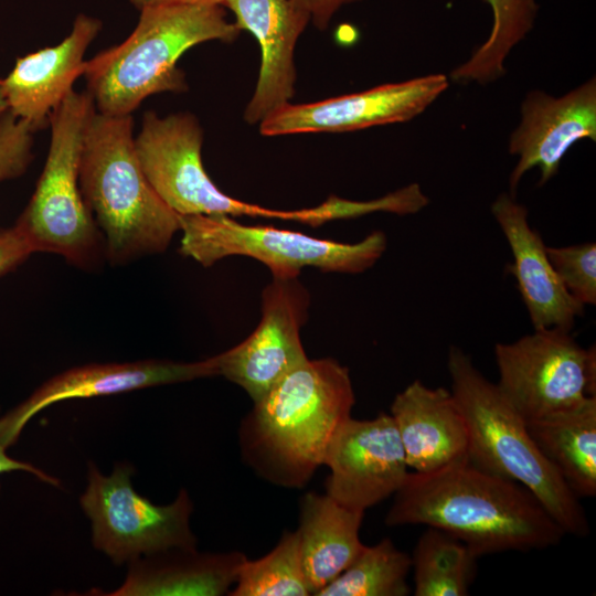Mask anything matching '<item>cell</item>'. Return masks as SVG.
<instances>
[{
	"instance_id": "cell-32",
	"label": "cell",
	"mask_w": 596,
	"mask_h": 596,
	"mask_svg": "<svg viewBox=\"0 0 596 596\" xmlns=\"http://www.w3.org/2000/svg\"><path fill=\"white\" fill-rule=\"evenodd\" d=\"M220 0H130L131 4L140 10L147 6L157 4H199V3H219Z\"/></svg>"
},
{
	"instance_id": "cell-18",
	"label": "cell",
	"mask_w": 596,
	"mask_h": 596,
	"mask_svg": "<svg viewBox=\"0 0 596 596\" xmlns=\"http://www.w3.org/2000/svg\"><path fill=\"white\" fill-rule=\"evenodd\" d=\"M491 213L510 246L513 264L510 273L534 329L558 328L572 331L584 316L582 304L565 289L546 255L540 233L528 221V209L510 193H500Z\"/></svg>"
},
{
	"instance_id": "cell-16",
	"label": "cell",
	"mask_w": 596,
	"mask_h": 596,
	"mask_svg": "<svg viewBox=\"0 0 596 596\" xmlns=\"http://www.w3.org/2000/svg\"><path fill=\"white\" fill-rule=\"evenodd\" d=\"M219 4L230 10L236 26L259 44L258 79L243 116L247 124H259L294 97V52L310 15L292 0H220Z\"/></svg>"
},
{
	"instance_id": "cell-12",
	"label": "cell",
	"mask_w": 596,
	"mask_h": 596,
	"mask_svg": "<svg viewBox=\"0 0 596 596\" xmlns=\"http://www.w3.org/2000/svg\"><path fill=\"white\" fill-rule=\"evenodd\" d=\"M445 74H428L398 83L315 103H287L259 125L263 136L347 132L405 123L421 115L449 86Z\"/></svg>"
},
{
	"instance_id": "cell-10",
	"label": "cell",
	"mask_w": 596,
	"mask_h": 596,
	"mask_svg": "<svg viewBox=\"0 0 596 596\" xmlns=\"http://www.w3.org/2000/svg\"><path fill=\"white\" fill-rule=\"evenodd\" d=\"M571 332L534 329L514 342L494 345L496 384L525 422L596 396L595 345L583 348Z\"/></svg>"
},
{
	"instance_id": "cell-17",
	"label": "cell",
	"mask_w": 596,
	"mask_h": 596,
	"mask_svg": "<svg viewBox=\"0 0 596 596\" xmlns=\"http://www.w3.org/2000/svg\"><path fill=\"white\" fill-rule=\"evenodd\" d=\"M100 29V20L79 13L61 43L19 57L1 81L8 111L35 130L47 126L53 109L83 75L85 52Z\"/></svg>"
},
{
	"instance_id": "cell-22",
	"label": "cell",
	"mask_w": 596,
	"mask_h": 596,
	"mask_svg": "<svg viewBox=\"0 0 596 596\" xmlns=\"http://www.w3.org/2000/svg\"><path fill=\"white\" fill-rule=\"evenodd\" d=\"M534 443L577 498L596 494V396L526 421Z\"/></svg>"
},
{
	"instance_id": "cell-27",
	"label": "cell",
	"mask_w": 596,
	"mask_h": 596,
	"mask_svg": "<svg viewBox=\"0 0 596 596\" xmlns=\"http://www.w3.org/2000/svg\"><path fill=\"white\" fill-rule=\"evenodd\" d=\"M546 255L567 292L583 306L596 305V244L546 246Z\"/></svg>"
},
{
	"instance_id": "cell-20",
	"label": "cell",
	"mask_w": 596,
	"mask_h": 596,
	"mask_svg": "<svg viewBox=\"0 0 596 596\" xmlns=\"http://www.w3.org/2000/svg\"><path fill=\"white\" fill-rule=\"evenodd\" d=\"M246 558L237 551L213 554L179 547L143 555L128 563L123 585L107 595H228Z\"/></svg>"
},
{
	"instance_id": "cell-3",
	"label": "cell",
	"mask_w": 596,
	"mask_h": 596,
	"mask_svg": "<svg viewBox=\"0 0 596 596\" xmlns=\"http://www.w3.org/2000/svg\"><path fill=\"white\" fill-rule=\"evenodd\" d=\"M225 11L219 3L141 8L125 41L85 62L82 76L96 110L131 115L151 95L185 92L184 73L177 66L181 55L203 42H233L241 33Z\"/></svg>"
},
{
	"instance_id": "cell-26",
	"label": "cell",
	"mask_w": 596,
	"mask_h": 596,
	"mask_svg": "<svg viewBox=\"0 0 596 596\" xmlns=\"http://www.w3.org/2000/svg\"><path fill=\"white\" fill-rule=\"evenodd\" d=\"M228 595H311L302 570L297 532L285 531L277 545L263 557L255 561L246 558Z\"/></svg>"
},
{
	"instance_id": "cell-25",
	"label": "cell",
	"mask_w": 596,
	"mask_h": 596,
	"mask_svg": "<svg viewBox=\"0 0 596 596\" xmlns=\"http://www.w3.org/2000/svg\"><path fill=\"white\" fill-rule=\"evenodd\" d=\"M411 555L385 538L361 549L354 560L316 596H406Z\"/></svg>"
},
{
	"instance_id": "cell-29",
	"label": "cell",
	"mask_w": 596,
	"mask_h": 596,
	"mask_svg": "<svg viewBox=\"0 0 596 596\" xmlns=\"http://www.w3.org/2000/svg\"><path fill=\"white\" fill-rule=\"evenodd\" d=\"M34 253V247L20 224L0 230V276L14 269Z\"/></svg>"
},
{
	"instance_id": "cell-13",
	"label": "cell",
	"mask_w": 596,
	"mask_h": 596,
	"mask_svg": "<svg viewBox=\"0 0 596 596\" xmlns=\"http://www.w3.org/2000/svg\"><path fill=\"white\" fill-rule=\"evenodd\" d=\"M326 493L358 511L393 496L408 475L404 449L390 414L349 418L332 440L324 464Z\"/></svg>"
},
{
	"instance_id": "cell-31",
	"label": "cell",
	"mask_w": 596,
	"mask_h": 596,
	"mask_svg": "<svg viewBox=\"0 0 596 596\" xmlns=\"http://www.w3.org/2000/svg\"><path fill=\"white\" fill-rule=\"evenodd\" d=\"M6 450L7 448L0 443V473L9 472V471H26L34 475L41 481L58 487L60 485L58 479L45 473L40 468H36L35 466L31 464L19 461L11 458L10 456L7 455Z\"/></svg>"
},
{
	"instance_id": "cell-6",
	"label": "cell",
	"mask_w": 596,
	"mask_h": 596,
	"mask_svg": "<svg viewBox=\"0 0 596 596\" xmlns=\"http://www.w3.org/2000/svg\"><path fill=\"white\" fill-rule=\"evenodd\" d=\"M96 111L87 91H72L51 113V141L35 191L18 220L35 253H52L87 267L98 257L100 236L83 199L79 166L85 134Z\"/></svg>"
},
{
	"instance_id": "cell-14",
	"label": "cell",
	"mask_w": 596,
	"mask_h": 596,
	"mask_svg": "<svg viewBox=\"0 0 596 596\" xmlns=\"http://www.w3.org/2000/svg\"><path fill=\"white\" fill-rule=\"evenodd\" d=\"M520 114L508 143L509 152L518 157L509 177L512 196L529 170L539 168V185H543L558 172L561 160L574 143L596 140V78L558 97L531 91Z\"/></svg>"
},
{
	"instance_id": "cell-19",
	"label": "cell",
	"mask_w": 596,
	"mask_h": 596,
	"mask_svg": "<svg viewBox=\"0 0 596 596\" xmlns=\"http://www.w3.org/2000/svg\"><path fill=\"white\" fill-rule=\"evenodd\" d=\"M406 464L426 473L467 457L468 429L453 393L415 380L396 394L391 413Z\"/></svg>"
},
{
	"instance_id": "cell-8",
	"label": "cell",
	"mask_w": 596,
	"mask_h": 596,
	"mask_svg": "<svg viewBox=\"0 0 596 596\" xmlns=\"http://www.w3.org/2000/svg\"><path fill=\"white\" fill-rule=\"evenodd\" d=\"M202 143L203 130L192 114H143L135 137L136 152L149 183L172 211L179 215H248L306 222V209L273 210L222 192L204 170Z\"/></svg>"
},
{
	"instance_id": "cell-21",
	"label": "cell",
	"mask_w": 596,
	"mask_h": 596,
	"mask_svg": "<svg viewBox=\"0 0 596 596\" xmlns=\"http://www.w3.org/2000/svg\"><path fill=\"white\" fill-rule=\"evenodd\" d=\"M363 511L350 509L330 496L307 493L300 502L296 530L304 574L311 595L334 579L363 547Z\"/></svg>"
},
{
	"instance_id": "cell-28",
	"label": "cell",
	"mask_w": 596,
	"mask_h": 596,
	"mask_svg": "<svg viewBox=\"0 0 596 596\" xmlns=\"http://www.w3.org/2000/svg\"><path fill=\"white\" fill-rule=\"evenodd\" d=\"M35 129L7 111L0 117V182L23 174L33 153Z\"/></svg>"
},
{
	"instance_id": "cell-1",
	"label": "cell",
	"mask_w": 596,
	"mask_h": 596,
	"mask_svg": "<svg viewBox=\"0 0 596 596\" xmlns=\"http://www.w3.org/2000/svg\"><path fill=\"white\" fill-rule=\"evenodd\" d=\"M385 523L441 529L478 557L545 550L566 535L524 486L480 468L468 457L432 472H408L394 493Z\"/></svg>"
},
{
	"instance_id": "cell-7",
	"label": "cell",
	"mask_w": 596,
	"mask_h": 596,
	"mask_svg": "<svg viewBox=\"0 0 596 596\" xmlns=\"http://www.w3.org/2000/svg\"><path fill=\"white\" fill-rule=\"evenodd\" d=\"M180 253L202 266L228 256H247L266 265L275 278H297L304 267L360 274L386 249V236L381 231L349 244L273 226L245 225L221 214L180 215Z\"/></svg>"
},
{
	"instance_id": "cell-24",
	"label": "cell",
	"mask_w": 596,
	"mask_h": 596,
	"mask_svg": "<svg viewBox=\"0 0 596 596\" xmlns=\"http://www.w3.org/2000/svg\"><path fill=\"white\" fill-rule=\"evenodd\" d=\"M491 8L492 26L487 40L471 56L456 66L449 81L487 85L505 74L511 51L532 30L539 11L536 0H483Z\"/></svg>"
},
{
	"instance_id": "cell-4",
	"label": "cell",
	"mask_w": 596,
	"mask_h": 596,
	"mask_svg": "<svg viewBox=\"0 0 596 596\" xmlns=\"http://www.w3.org/2000/svg\"><path fill=\"white\" fill-rule=\"evenodd\" d=\"M131 115L98 113L83 143L79 188L105 236L111 263L162 253L180 231V215L157 194L140 166Z\"/></svg>"
},
{
	"instance_id": "cell-23",
	"label": "cell",
	"mask_w": 596,
	"mask_h": 596,
	"mask_svg": "<svg viewBox=\"0 0 596 596\" xmlns=\"http://www.w3.org/2000/svg\"><path fill=\"white\" fill-rule=\"evenodd\" d=\"M478 556L450 533L427 526L411 563L415 596H467L477 575Z\"/></svg>"
},
{
	"instance_id": "cell-11",
	"label": "cell",
	"mask_w": 596,
	"mask_h": 596,
	"mask_svg": "<svg viewBox=\"0 0 596 596\" xmlns=\"http://www.w3.org/2000/svg\"><path fill=\"white\" fill-rule=\"evenodd\" d=\"M310 296L297 278H275L262 292V317L241 343L214 355L217 375L241 386L258 402L292 369L308 360L300 330Z\"/></svg>"
},
{
	"instance_id": "cell-5",
	"label": "cell",
	"mask_w": 596,
	"mask_h": 596,
	"mask_svg": "<svg viewBox=\"0 0 596 596\" xmlns=\"http://www.w3.org/2000/svg\"><path fill=\"white\" fill-rule=\"evenodd\" d=\"M447 369L450 392L467 424L468 459L524 486L565 534L587 536L589 524L579 498L541 453L525 419L498 385L486 379L458 347L449 348Z\"/></svg>"
},
{
	"instance_id": "cell-33",
	"label": "cell",
	"mask_w": 596,
	"mask_h": 596,
	"mask_svg": "<svg viewBox=\"0 0 596 596\" xmlns=\"http://www.w3.org/2000/svg\"><path fill=\"white\" fill-rule=\"evenodd\" d=\"M8 111V105L3 95L2 82L0 79V117Z\"/></svg>"
},
{
	"instance_id": "cell-30",
	"label": "cell",
	"mask_w": 596,
	"mask_h": 596,
	"mask_svg": "<svg viewBox=\"0 0 596 596\" xmlns=\"http://www.w3.org/2000/svg\"><path fill=\"white\" fill-rule=\"evenodd\" d=\"M359 1L361 0H292L310 15V22L319 30H326L342 7Z\"/></svg>"
},
{
	"instance_id": "cell-15",
	"label": "cell",
	"mask_w": 596,
	"mask_h": 596,
	"mask_svg": "<svg viewBox=\"0 0 596 596\" xmlns=\"http://www.w3.org/2000/svg\"><path fill=\"white\" fill-rule=\"evenodd\" d=\"M214 375H217V369L213 356L196 362L143 360L76 366L51 377L1 416L0 443L6 448L13 445L34 415L62 401L106 396Z\"/></svg>"
},
{
	"instance_id": "cell-2",
	"label": "cell",
	"mask_w": 596,
	"mask_h": 596,
	"mask_svg": "<svg viewBox=\"0 0 596 596\" xmlns=\"http://www.w3.org/2000/svg\"><path fill=\"white\" fill-rule=\"evenodd\" d=\"M355 403L349 370L307 360L254 403L241 429L246 460L274 483L300 488L324 464Z\"/></svg>"
},
{
	"instance_id": "cell-9",
	"label": "cell",
	"mask_w": 596,
	"mask_h": 596,
	"mask_svg": "<svg viewBox=\"0 0 596 596\" xmlns=\"http://www.w3.org/2000/svg\"><path fill=\"white\" fill-rule=\"evenodd\" d=\"M134 471L119 462L105 476L88 462V483L79 503L92 523L94 547L117 565L170 549H195L188 492L182 489L173 502L157 505L134 489Z\"/></svg>"
}]
</instances>
